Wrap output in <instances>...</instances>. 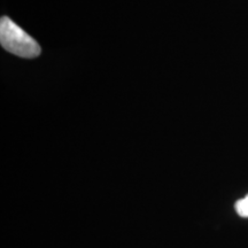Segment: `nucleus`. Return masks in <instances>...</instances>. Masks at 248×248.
<instances>
[{
	"label": "nucleus",
	"instance_id": "obj_1",
	"mask_svg": "<svg viewBox=\"0 0 248 248\" xmlns=\"http://www.w3.org/2000/svg\"><path fill=\"white\" fill-rule=\"evenodd\" d=\"M0 44L9 53L24 59L37 58L42 52L32 37L6 16L0 20Z\"/></svg>",
	"mask_w": 248,
	"mask_h": 248
},
{
	"label": "nucleus",
	"instance_id": "obj_2",
	"mask_svg": "<svg viewBox=\"0 0 248 248\" xmlns=\"http://www.w3.org/2000/svg\"><path fill=\"white\" fill-rule=\"evenodd\" d=\"M235 210H237L238 215L247 218L248 217V194L243 199L238 200L235 203Z\"/></svg>",
	"mask_w": 248,
	"mask_h": 248
}]
</instances>
